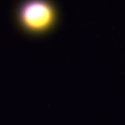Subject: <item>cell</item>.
Segmentation results:
<instances>
[{
  "label": "cell",
  "instance_id": "cell-1",
  "mask_svg": "<svg viewBox=\"0 0 125 125\" xmlns=\"http://www.w3.org/2000/svg\"><path fill=\"white\" fill-rule=\"evenodd\" d=\"M15 24L29 37H44L56 29L60 12L53 0H21L14 9Z\"/></svg>",
  "mask_w": 125,
  "mask_h": 125
}]
</instances>
